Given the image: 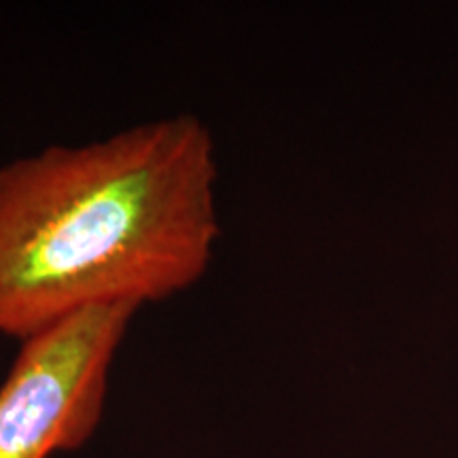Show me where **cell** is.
I'll return each mask as SVG.
<instances>
[{
    "mask_svg": "<svg viewBox=\"0 0 458 458\" xmlns=\"http://www.w3.org/2000/svg\"><path fill=\"white\" fill-rule=\"evenodd\" d=\"M215 136L176 113L0 168V335L74 314L170 300L198 284L221 236Z\"/></svg>",
    "mask_w": 458,
    "mask_h": 458,
    "instance_id": "6da1fadb",
    "label": "cell"
},
{
    "mask_svg": "<svg viewBox=\"0 0 458 458\" xmlns=\"http://www.w3.org/2000/svg\"><path fill=\"white\" fill-rule=\"evenodd\" d=\"M139 310L131 303L89 308L21 342L0 385V458H51L88 442Z\"/></svg>",
    "mask_w": 458,
    "mask_h": 458,
    "instance_id": "7a4b0ae2",
    "label": "cell"
}]
</instances>
